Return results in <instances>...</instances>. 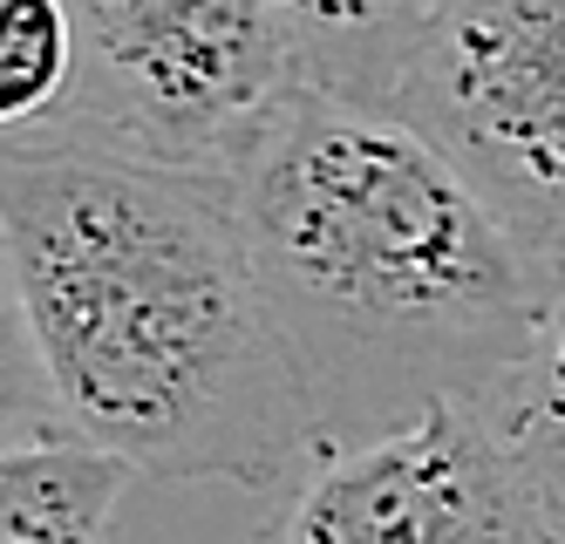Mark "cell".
Masks as SVG:
<instances>
[{
	"mask_svg": "<svg viewBox=\"0 0 565 544\" xmlns=\"http://www.w3.org/2000/svg\"><path fill=\"white\" fill-rule=\"evenodd\" d=\"M8 442L68 436L157 483L287 490L313 408L253 273L238 178L0 143Z\"/></svg>",
	"mask_w": 565,
	"mask_h": 544,
	"instance_id": "1",
	"label": "cell"
},
{
	"mask_svg": "<svg viewBox=\"0 0 565 544\" xmlns=\"http://www.w3.org/2000/svg\"><path fill=\"white\" fill-rule=\"evenodd\" d=\"M232 178L320 456L369 449L429 408L504 423L558 266L409 116L300 82Z\"/></svg>",
	"mask_w": 565,
	"mask_h": 544,
	"instance_id": "2",
	"label": "cell"
},
{
	"mask_svg": "<svg viewBox=\"0 0 565 544\" xmlns=\"http://www.w3.org/2000/svg\"><path fill=\"white\" fill-rule=\"evenodd\" d=\"M75 89L55 143H96L171 171H238L300 89L266 0H62Z\"/></svg>",
	"mask_w": 565,
	"mask_h": 544,
	"instance_id": "3",
	"label": "cell"
},
{
	"mask_svg": "<svg viewBox=\"0 0 565 544\" xmlns=\"http://www.w3.org/2000/svg\"><path fill=\"white\" fill-rule=\"evenodd\" d=\"M395 116L565 266V0H443Z\"/></svg>",
	"mask_w": 565,
	"mask_h": 544,
	"instance_id": "4",
	"label": "cell"
},
{
	"mask_svg": "<svg viewBox=\"0 0 565 544\" xmlns=\"http://www.w3.org/2000/svg\"><path fill=\"white\" fill-rule=\"evenodd\" d=\"M253 544H565L498 415L429 408L369 449L320 456Z\"/></svg>",
	"mask_w": 565,
	"mask_h": 544,
	"instance_id": "5",
	"label": "cell"
},
{
	"mask_svg": "<svg viewBox=\"0 0 565 544\" xmlns=\"http://www.w3.org/2000/svg\"><path fill=\"white\" fill-rule=\"evenodd\" d=\"M266 8L307 89L395 109L443 0H266Z\"/></svg>",
	"mask_w": 565,
	"mask_h": 544,
	"instance_id": "6",
	"label": "cell"
},
{
	"mask_svg": "<svg viewBox=\"0 0 565 544\" xmlns=\"http://www.w3.org/2000/svg\"><path fill=\"white\" fill-rule=\"evenodd\" d=\"M137 483L109 449L34 436L0 456V544H103L109 518Z\"/></svg>",
	"mask_w": 565,
	"mask_h": 544,
	"instance_id": "7",
	"label": "cell"
},
{
	"mask_svg": "<svg viewBox=\"0 0 565 544\" xmlns=\"http://www.w3.org/2000/svg\"><path fill=\"white\" fill-rule=\"evenodd\" d=\"M75 89V28L62 0H0V122L8 137L49 130Z\"/></svg>",
	"mask_w": 565,
	"mask_h": 544,
	"instance_id": "8",
	"label": "cell"
},
{
	"mask_svg": "<svg viewBox=\"0 0 565 544\" xmlns=\"http://www.w3.org/2000/svg\"><path fill=\"white\" fill-rule=\"evenodd\" d=\"M504 436L518 449L524 477H532V490L545 497V511L565 531V266H558V286H552V313L539 327V348H532V361H524L518 388H511Z\"/></svg>",
	"mask_w": 565,
	"mask_h": 544,
	"instance_id": "9",
	"label": "cell"
}]
</instances>
